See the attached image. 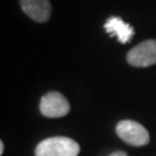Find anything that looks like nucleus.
Wrapping results in <instances>:
<instances>
[{"label": "nucleus", "instance_id": "f257e3e1", "mask_svg": "<svg viewBox=\"0 0 156 156\" xmlns=\"http://www.w3.org/2000/svg\"><path fill=\"white\" fill-rule=\"evenodd\" d=\"M81 147L68 136H51L43 139L35 147V156H78Z\"/></svg>", "mask_w": 156, "mask_h": 156}, {"label": "nucleus", "instance_id": "20e7f679", "mask_svg": "<svg viewBox=\"0 0 156 156\" xmlns=\"http://www.w3.org/2000/svg\"><path fill=\"white\" fill-rule=\"evenodd\" d=\"M126 61L135 68H146L156 64V41L148 39L136 44L128 52Z\"/></svg>", "mask_w": 156, "mask_h": 156}, {"label": "nucleus", "instance_id": "6e6552de", "mask_svg": "<svg viewBox=\"0 0 156 156\" xmlns=\"http://www.w3.org/2000/svg\"><path fill=\"white\" fill-rule=\"evenodd\" d=\"M4 154V142L3 140H0V155Z\"/></svg>", "mask_w": 156, "mask_h": 156}, {"label": "nucleus", "instance_id": "423d86ee", "mask_svg": "<svg viewBox=\"0 0 156 156\" xmlns=\"http://www.w3.org/2000/svg\"><path fill=\"white\" fill-rule=\"evenodd\" d=\"M104 30L109 35H116L120 43H128L134 35V29L120 17H109L104 23Z\"/></svg>", "mask_w": 156, "mask_h": 156}, {"label": "nucleus", "instance_id": "f03ea898", "mask_svg": "<svg viewBox=\"0 0 156 156\" xmlns=\"http://www.w3.org/2000/svg\"><path fill=\"white\" fill-rule=\"evenodd\" d=\"M116 133L124 140L134 147H142L150 142V134L142 124L133 120H122L116 125Z\"/></svg>", "mask_w": 156, "mask_h": 156}, {"label": "nucleus", "instance_id": "39448f33", "mask_svg": "<svg viewBox=\"0 0 156 156\" xmlns=\"http://www.w3.org/2000/svg\"><path fill=\"white\" fill-rule=\"evenodd\" d=\"M22 11L37 22H46L51 17L50 0H20Z\"/></svg>", "mask_w": 156, "mask_h": 156}, {"label": "nucleus", "instance_id": "7ed1b4c3", "mask_svg": "<svg viewBox=\"0 0 156 156\" xmlns=\"http://www.w3.org/2000/svg\"><path fill=\"white\" fill-rule=\"evenodd\" d=\"M39 111L48 119H60L69 113L70 104L61 92L50 91L42 96L41 103H39Z\"/></svg>", "mask_w": 156, "mask_h": 156}, {"label": "nucleus", "instance_id": "0eeeda50", "mask_svg": "<svg viewBox=\"0 0 156 156\" xmlns=\"http://www.w3.org/2000/svg\"><path fill=\"white\" fill-rule=\"evenodd\" d=\"M109 156H128V155H126V152H124V151H115V152H112Z\"/></svg>", "mask_w": 156, "mask_h": 156}]
</instances>
